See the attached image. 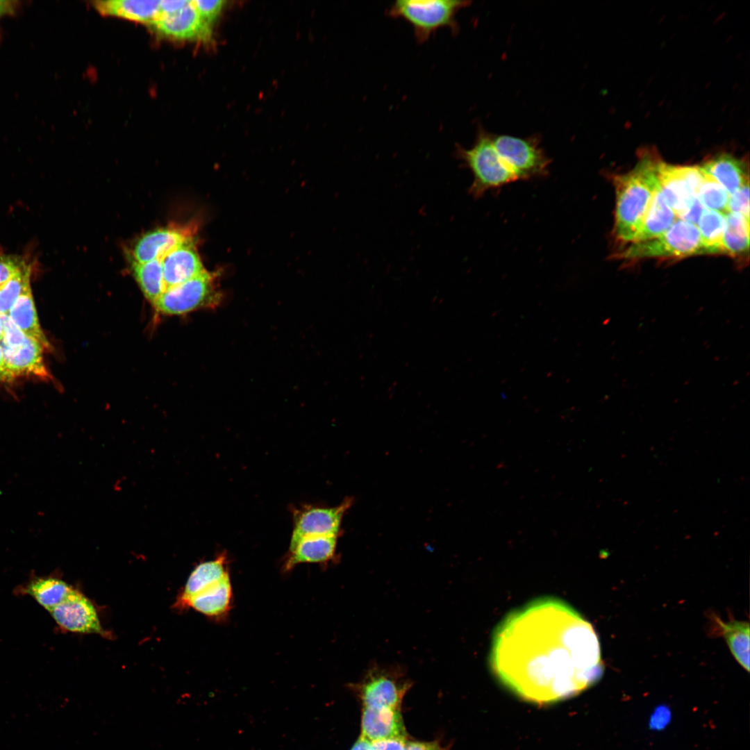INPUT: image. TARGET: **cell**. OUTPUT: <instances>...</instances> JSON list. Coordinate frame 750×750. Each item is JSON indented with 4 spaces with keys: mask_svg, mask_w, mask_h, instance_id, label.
I'll return each instance as SVG.
<instances>
[{
    "mask_svg": "<svg viewBox=\"0 0 750 750\" xmlns=\"http://www.w3.org/2000/svg\"><path fill=\"white\" fill-rule=\"evenodd\" d=\"M490 662L507 688L540 704L578 694L603 673L592 625L566 603L551 597L531 601L499 624Z\"/></svg>",
    "mask_w": 750,
    "mask_h": 750,
    "instance_id": "1",
    "label": "cell"
},
{
    "mask_svg": "<svg viewBox=\"0 0 750 750\" xmlns=\"http://www.w3.org/2000/svg\"><path fill=\"white\" fill-rule=\"evenodd\" d=\"M660 160L650 151L643 153L629 172L614 177L616 194L613 235L631 243L656 190L657 168Z\"/></svg>",
    "mask_w": 750,
    "mask_h": 750,
    "instance_id": "2",
    "label": "cell"
},
{
    "mask_svg": "<svg viewBox=\"0 0 750 750\" xmlns=\"http://www.w3.org/2000/svg\"><path fill=\"white\" fill-rule=\"evenodd\" d=\"M701 237L696 225L677 219L662 235L653 239L628 243L623 250L611 255L617 260L644 258L680 259L703 255Z\"/></svg>",
    "mask_w": 750,
    "mask_h": 750,
    "instance_id": "3",
    "label": "cell"
},
{
    "mask_svg": "<svg viewBox=\"0 0 750 750\" xmlns=\"http://www.w3.org/2000/svg\"><path fill=\"white\" fill-rule=\"evenodd\" d=\"M456 155L472 174L469 194L474 198L482 197L490 190L517 181L497 151L492 138L484 132L478 133L471 148L457 146Z\"/></svg>",
    "mask_w": 750,
    "mask_h": 750,
    "instance_id": "4",
    "label": "cell"
},
{
    "mask_svg": "<svg viewBox=\"0 0 750 750\" xmlns=\"http://www.w3.org/2000/svg\"><path fill=\"white\" fill-rule=\"evenodd\" d=\"M468 1L454 0H399L388 9V15L409 23L419 43L427 41L438 29L456 28V17Z\"/></svg>",
    "mask_w": 750,
    "mask_h": 750,
    "instance_id": "5",
    "label": "cell"
},
{
    "mask_svg": "<svg viewBox=\"0 0 750 750\" xmlns=\"http://www.w3.org/2000/svg\"><path fill=\"white\" fill-rule=\"evenodd\" d=\"M217 278V273L206 269L184 283L167 288L153 306L158 312L167 315L216 308L222 297Z\"/></svg>",
    "mask_w": 750,
    "mask_h": 750,
    "instance_id": "6",
    "label": "cell"
},
{
    "mask_svg": "<svg viewBox=\"0 0 750 750\" xmlns=\"http://www.w3.org/2000/svg\"><path fill=\"white\" fill-rule=\"evenodd\" d=\"M702 173L697 166H674L660 160L658 190L676 217L681 219L697 199Z\"/></svg>",
    "mask_w": 750,
    "mask_h": 750,
    "instance_id": "7",
    "label": "cell"
},
{
    "mask_svg": "<svg viewBox=\"0 0 750 750\" xmlns=\"http://www.w3.org/2000/svg\"><path fill=\"white\" fill-rule=\"evenodd\" d=\"M492 142L517 181L541 178L548 174L550 160L535 140L502 135L492 138Z\"/></svg>",
    "mask_w": 750,
    "mask_h": 750,
    "instance_id": "8",
    "label": "cell"
},
{
    "mask_svg": "<svg viewBox=\"0 0 750 750\" xmlns=\"http://www.w3.org/2000/svg\"><path fill=\"white\" fill-rule=\"evenodd\" d=\"M410 683L399 668L373 665L356 684L363 706H385L400 709Z\"/></svg>",
    "mask_w": 750,
    "mask_h": 750,
    "instance_id": "9",
    "label": "cell"
},
{
    "mask_svg": "<svg viewBox=\"0 0 750 750\" xmlns=\"http://www.w3.org/2000/svg\"><path fill=\"white\" fill-rule=\"evenodd\" d=\"M351 505L349 498L335 507L303 505L294 508L290 543L309 536L338 537L342 518Z\"/></svg>",
    "mask_w": 750,
    "mask_h": 750,
    "instance_id": "10",
    "label": "cell"
},
{
    "mask_svg": "<svg viewBox=\"0 0 750 750\" xmlns=\"http://www.w3.org/2000/svg\"><path fill=\"white\" fill-rule=\"evenodd\" d=\"M147 26L160 37L176 40L207 41L212 33L211 26L203 20L192 1L174 12L160 15Z\"/></svg>",
    "mask_w": 750,
    "mask_h": 750,
    "instance_id": "11",
    "label": "cell"
},
{
    "mask_svg": "<svg viewBox=\"0 0 750 750\" xmlns=\"http://www.w3.org/2000/svg\"><path fill=\"white\" fill-rule=\"evenodd\" d=\"M195 228L191 225L170 226L146 233L135 242L129 259L137 262L161 260L176 247L195 238Z\"/></svg>",
    "mask_w": 750,
    "mask_h": 750,
    "instance_id": "12",
    "label": "cell"
},
{
    "mask_svg": "<svg viewBox=\"0 0 750 750\" xmlns=\"http://www.w3.org/2000/svg\"><path fill=\"white\" fill-rule=\"evenodd\" d=\"M49 612L56 623L67 631L104 634L90 601L73 588L60 603Z\"/></svg>",
    "mask_w": 750,
    "mask_h": 750,
    "instance_id": "13",
    "label": "cell"
},
{
    "mask_svg": "<svg viewBox=\"0 0 750 750\" xmlns=\"http://www.w3.org/2000/svg\"><path fill=\"white\" fill-rule=\"evenodd\" d=\"M161 263L166 290L184 283L206 270L197 251L195 238L185 241L166 254L161 259Z\"/></svg>",
    "mask_w": 750,
    "mask_h": 750,
    "instance_id": "14",
    "label": "cell"
},
{
    "mask_svg": "<svg viewBox=\"0 0 750 750\" xmlns=\"http://www.w3.org/2000/svg\"><path fill=\"white\" fill-rule=\"evenodd\" d=\"M400 709L385 706H363L361 735L369 742L384 739L406 738Z\"/></svg>",
    "mask_w": 750,
    "mask_h": 750,
    "instance_id": "15",
    "label": "cell"
},
{
    "mask_svg": "<svg viewBox=\"0 0 750 750\" xmlns=\"http://www.w3.org/2000/svg\"><path fill=\"white\" fill-rule=\"evenodd\" d=\"M6 364L14 378L34 376L42 379L49 378L43 359V348L35 340L28 338L26 341L14 347H7L0 342Z\"/></svg>",
    "mask_w": 750,
    "mask_h": 750,
    "instance_id": "16",
    "label": "cell"
},
{
    "mask_svg": "<svg viewBox=\"0 0 750 750\" xmlns=\"http://www.w3.org/2000/svg\"><path fill=\"white\" fill-rule=\"evenodd\" d=\"M338 536H309L290 543L285 567L289 570L300 563H318L335 555Z\"/></svg>",
    "mask_w": 750,
    "mask_h": 750,
    "instance_id": "17",
    "label": "cell"
},
{
    "mask_svg": "<svg viewBox=\"0 0 750 750\" xmlns=\"http://www.w3.org/2000/svg\"><path fill=\"white\" fill-rule=\"evenodd\" d=\"M160 1L106 0L93 1V6L101 15L125 18L147 25L160 15Z\"/></svg>",
    "mask_w": 750,
    "mask_h": 750,
    "instance_id": "18",
    "label": "cell"
},
{
    "mask_svg": "<svg viewBox=\"0 0 750 750\" xmlns=\"http://www.w3.org/2000/svg\"><path fill=\"white\" fill-rule=\"evenodd\" d=\"M699 167L712 176L729 196L749 181L744 162L728 153L714 156Z\"/></svg>",
    "mask_w": 750,
    "mask_h": 750,
    "instance_id": "19",
    "label": "cell"
},
{
    "mask_svg": "<svg viewBox=\"0 0 750 750\" xmlns=\"http://www.w3.org/2000/svg\"><path fill=\"white\" fill-rule=\"evenodd\" d=\"M8 315L27 337L37 341L44 350L51 351V344L39 323L31 285L17 299Z\"/></svg>",
    "mask_w": 750,
    "mask_h": 750,
    "instance_id": "20",
    "label": "cell"
},
{
    "mask_svg": "<svg viewBox=\"0 0 750 750\" xmlns=\"http://www.w3.org/2000/svg\"><path fill=\"white\" fill-rule=\"evenodd\" d=\"M677 219L672 209L660 194L657 185L640 228L631 243L653 239L662 235Z\"/></svg>",
    "mask_w": 750,
    "mask_h": 750,
    "instance_id": "21",
    "label": "cell"
},
{
    "mask_svg": "<svg viewBox=\"0 0 750 750\" xmlns=\"http://www.w3.org/2000/svg\"><path fill=\"white\" fill-rule=\"evenodd\" d=\"M232 599V588L228 573L210 588L190 598L188 606L210 617H220L226 613Z\"/></svg>",
    "mask_w": 750,
    "mask_h": 750,
    "instance_id": "22",
    "label": "cell"
},
{
    "mask_svg": "<svg viewBox=\"0 0 750 750\" xmlns=\"http://www.w3.org/2000/svg\"><path fill=\"white\" fill-rule=\"evenodd\" d=\"M711 620L715 632L722 635L736 660L749 672V624L735 619L724 622L715 615L711 616Z\"/></svg>",
    "mask_w": 750,
    "mask_h": 750,
    "instance_id": "23",
    "label": "cell"
},
{
    "mask_svg": "<svg viewBox=\"0 0 750 750\" xmlns=\"http://www.w3.org/2000/svg\"><path fill=\"white\" fill-rule=\"evenodd\" d=\"M226 561V556L222 553L212 560L199 564L185 584L180 599L181 605L183 606L190 598L215 584L227 574Z\"/></svg>",
    "mask_w": 750,
    "mask_h": 750,
    "instance_id": "24",
    "label": "cell"
},
{
    "mask_svg": "<svg viewBox=\"0 0 750 750\" xmlns=\"http://www.w3.org/2000/svg\"><path fill=\"white\" fill-rule=\"evenodd\" d=\"M722 243L724 254L733 258L748 256L749 220L738 213L728 212L725 214Z\"/></svg>",
    "mask_w": 750,
    "mask_h": 750,
    "instance_id": "25",
    "label": "cell"
},
{
    "mask_svg": "<svg viewBox=\"0 0 750 750\" xmlns=\"http://www.w3.org/2000/svg\"><path fill=\"white\" fill-rule=\"evenodd\" d=\"M130 261L133 278L146 299L153 306L166 290L161 260L147 262Z\"/></svg>",
    "mask_w": 750,
    "mask_h": 750,
    "instance_id": "26",
    "label": "cell"
},
{
    "mask_svg": "<svg viewBox=\"0 0 750 750\" xmlns=\"http://www.w3.org/2000/svg\"><path fill=\"white\" fill-rule=\"evenodd\" d=\"M704 254H724L725 215L705 208L697 225Z\"/></svg>",
    "mask_w": 750,
    "mask_h": 750,
    "instance_id": "27",
    "label": "cell"
},
{
    "mask_svg": "<svg viewBox=\"0 0 750 750\" xmlns=\"http://www.w3.org/2000/svg\"><path fill=\"white\" fill-rule=\"evenodd\" d=\"M72 590L63 581L51 577L38 578L31 581L25 588L48 611L60 603Z\"/></svg>",
    "mask_w": 750,
    "mask_h": 750,
    "instance_id": "28",
    "label": "cell"
},
{
    "mask_svg": "<svg viewBox=\"0 0 750 750\" xmlns=\"http://www.w3.org/2000/svg\"><path fill=\"white\" fill-rule=\"evenodd\" d=\"M700 169L702 178L697 196L699 201L707 209L724 215L728 213L729 194L712 176Z\"/></svg>",
    "mask_w": 750,
    "mask_h": 750,
    "instance_id": "29",
    "label": "cell"
},
{
    "mask_svg": "<svg viewBox=\"0 0 750 750\" xmlns=\"http://www.w3.org/2000/svg\"><path fill=\"white\" fill-rule=\"evenodd\" d=\"M31 267L26 265L0 288V315L8 312L17 299L30 286Z\"/></svg>",
    "mask_w": 750,
    "mask_h": 750,
    "instance_id": "30",
    "label": "cell"
},
{
    "mask_svg": "<svg viewBox=\"0 0 750 750\" xmlns=\"http://www.w3.org/2000/svg\"><path fill=\"white\" fill-rule=\"evenodd\" d=\"M728 212L740 214L749 220V181L729 197Z\"/></svg>",
    "mask_w": 750,
    "mask_h": 750,
    "instance_id": "31",
    "label": "cell"
},
{
    "mask_svg": "<svg viewBox=\"0 0 750 750\" xmlns=\"http://www.w3.org/2000/svg\"><path fill=\"white\" fill-rule=\"evenodd\" d=\"M3 324V344L14 347L24 344L27 337L10 319L8 315H0Z\"/></svg>",
    "mask_w": 750,
    "mask_h": 750,
    "instance_id": "32",
    "label": "cell"
},
{
    "mask_svg": "<svg viewBox=\"0 0 750 750\" xmlns=\"http://www.w3.org/2000/svg\"><path fill=\"white\" fill-rule=\"evenodd\" d=\"M26 265L28 264L19 256H0V288Z\"/></svg>",
    "mask_w": 750,
    "mask_h": 750,
    "instance_id": "33",
    "label": "cell"
},
{
    "mask_svg": "<svg viewBox=\"0 0 750 750\" xmlns=\"http://www.w3.org/2000/svg\"><path fill=\"white\" fill-rule=\"evenodd\" d=\"M226 1L222 0L192 1V3L199 12L201 17L206 24H208L210 26L219 15Z\"/></svg>",
    "mask_w": 750,
    "mask_h": 750,
    "instance_id": "34",
    "label": "cell"
},
{
    "mask_svg": "<svg viewBox=\"0 0 750 750\" xmlns=\"http://www.w3.org/2000/svg\"><path fill=\"white\" fill-rule=\"evenodd\" d=\"M406 738H393L371 742L372 750H406Z\"/></svg>",
    "mask_w": 750,
    "mask_h": 750,
    "instance_id": "35",
    "label": "cell"
},
{
    "mask_svg": "<svg viewBox=\"0 0 750 750\" xmlns=\"http://www.w3.org/2000/svg\"><path fill=\"white\" fill-rule=\"evenodd\" d=\"M671 717L670 710L667 707L661 706L658 707L650 719V727L656 730H660L666 726Z\"/></svg>",
    "mask_w": 750,
    "mask_h": 750,
    "instance_id": "36",
    "label": "cell"
},
{
    "mask_svg": "<svg viewBox=\"0 0 750 750\" xmlns=\"http://www.w3.org/2000/svg\"><path fill=\"white\" fill-rule=\"evenodd\" d=\"M406 750H445L439 742H420L408 741L406 742Z\"/></svg>",
    "mask_w": 750,
    "mask_h": 750,
    "instance_id": "37",
    "label": "cell"
},
{
    "mask_svg": "<svg viewBox=\"0 0 750 750\" xmlns=\"http://www.w3.org/2000/svg\"><path fill=\"white\" fill-rule=\"evenodd\" d=\"M188 2L187 0L160 1V15L174 12L183 8Z\"/></svg>",
    "mask_w": 750,
    "mask_h": 750,
    "instance_id": "38",
    "label": "cell"
},
{
    "mask_svg": "<svg viewBox=\"0 0 750 750\" xmlns=\"http://www.w3.org/2000/svg\"><path fill=\"white\" fill-rule=\"evenodd\" d=\"M14 378L6 364L2 349L0 347V381L10 382Z\"/></svg>",
    "mask_w": 750,
    "mask_h": 750,
    "instance_id": "39",
    "label": "cell"
},
{
    "mask_svg": "<svg viewBox=\"0 0 750 750\" xmlns=\"http://www.w3.org/2000/svg\"><path fill=\"white\" fill-rule=\"evenodd\" d=\"M16 3V1L0 0V17L12 12Z\"/></svg>",
    "mask_w": 750,
    "mask_h": 750,
    "instance_id": "40",
    "label": "cell"
},
{
    "mask_svg": "<svg viewBox=\"0 0 750 750\" xmlns=\"http://www.w3.org/2000/svg\"><path fill=\"white\" fill-rule=\"evenodd\" d=\"M351 750H372L371 742L360 736Z\"/></svg>",
    "mask_w": 750,
    "mask_h": 750,
    "instance_id": "41",
    "label": "cell"
},
{
    "mask_svg": "<svg viewBox=\"0 0 750 750\" xmlns=\"http://www.w3.org/2000/svg\"><path fill=\"white\" fill-rule=\"evenodd\" d=\"M2 339H3V324H2L1 319L0 318V342H1Z\"/></svg>",
    "mask_w": 750,
    "mask_h": 750,
    "instance_id": "42",
    "label": "cell"
}]
</instances>
